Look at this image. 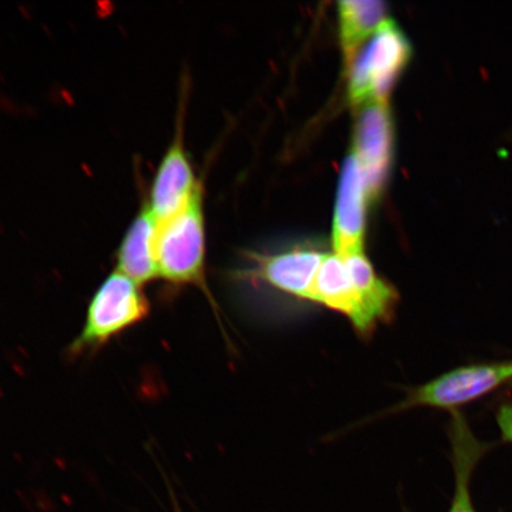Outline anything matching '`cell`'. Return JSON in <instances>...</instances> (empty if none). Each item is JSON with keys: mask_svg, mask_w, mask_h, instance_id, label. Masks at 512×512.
I'll return each mask as SVG.
<instances>
[{"mask_svg": "<svg viewBox=\"0 0 512 512\" xmlns=\"http://www.w3.org/2000/svg\"><path fill=\"white\" fill-rule=\"evenodd\" d=\"M310 304L339 313L358 336L370 338L395 318L400 293L376 272L366 254L329 252L317 273Z\"/></svg>", "mask_w": 512, "mask_h": 512, "instance_id": "6da1fadb", "label": "cell"}, {"mask_svg": "<svg viewBox=\"0 0 512 512\" xmlns=\"http://www.w3.org/2000/svg\"><path fill=\"white\" fill-rule=\"evenodd\" d=\"M158 278L172 286H195L201 290L217 316V306L206 278V224L202 189L171 219L158 223L156 234Z\"/></svg>", "mask_w": 512, "mask_h": 512, "instance_id": "7a4b0ae2", "label": "cell"}, {"mask_svg": "<svg viewBox=\"0 0 512 512\" xmlns=\"http://www.w3.org/2000/svg\"><path fill=\"white\" fill-rule=\"evenodd\" d=\"M150 311L151 305L142 286L115 271L94 293L86 324L70 350L74 354L98 350L114 337L142 323Z\"/></svg>", "mask_w": 512, "mask_h": 512, "instance_id": "3957f363", "label": "cell"}, {"mask_svg": "<svg viewBox=\"0 0 512 512\" xmlns=\"http://www.w3.org/2000/svg\"><path fill=\"white\" fill-rule=\"evenodd\" d=\"M412 56L408 38L392 19H386L350 66L349 98L352 106L388 101L390 89Z\"/></svg>", "mask_w": 512, "mask_h": 512, "instance_id": "277c9868", "label": "cell"}, {"mask_svg": "<svg viewBox=\"0 0 512 512\" xmlns=\"http://www.w3.org/2000/svg\"><path fill=\"white\" fill-rule=\"evenodd\" d=\"M328 251L298 245L274 253L248 254V264L236 271V281H247L281 298L310 304L313 284Z\"/></svg>", "mask_w": 512, "mask_h": 512, "instance_id": "5b68a950", "label": "cell"}, {"mask_svg": "<svg viewBox=\"0 0 512 512\" xmlns=\"http://www.w3.org/2000/svg\"><path fill=\"white\" fill-rule=\"evenodd\" d=\"M512 381V361L476 363L448 371L422 386L409 390L405 399L382 415H392L413 408L457 411Z\"/></svg>", "mask_w": 512, "mask_h": 512, "instance_id": "8992f818", "label": "cell"}, {"mask_svg": "<svg viewBox=\"0 0 512 512\" xmlns=\"http://www.w3.org/2000/svg\"><path fill=\"white\" fill-rule=\"evenodd\" d=\"M370 198L366 176L351 151L339 179L332 220V252L342 256L364 253Z\"/></svg>", "mask_w": 512, "mask_h": 512, "instance_id": "52a82bcc", "label": "cell"}, {"mask_svg": "<svg viewBox=\"0 0 512 512\" xmlns=\"http://www.w3.org/2000/svg\"><path fill=\"white\" fill-rule=\"evenodd\" d=\"M352 153L366 176L371 198L386 181L393 152V125L388 101L376 100L358 107Z\"/></svg>", "mask_w": 512, "mask_h": 512, "instance_id": "ba28073f", "label": "cell"}, {"mask_svg": "<svg viewBox=\"0 0 512 512\" xmlns=\"http://www.w3.org/2000/svg\"><path fill=\"white\" fill-rule=\"evenodd\" d=\"M201 189L182 136L178 133L160 160L146 207L157 223L164 222L187 208Z\"/></svg>", "mask_w": 512, "mask_h": 512, "instance_id": "9c48e42d", "label": "cell"}, {"mask_svg": "<svg viewBox=\"0 0 512 512\" xmlns=\"http://www.w3.org/2000/svg\"><path fill=\"white\" fill-rule=\"evenodd\" d=\"M448 438L451 441L454 479H456L448 512H476L470 490L472 473L479 460L490 451L491 445L483 443L473 434L464 415L458 411L451 412Z\"/></svg>", "mask_w": 512, "mask_h": 512, "instance_id": "30bf717a", "label": "cell"}, {"mask_svg": "<svg viewBox=\"0 0 512 512\" xmlns=\"http://www.w3.org/2000/svg\"><path fill=\"white\" fill-rule=\"evenodd\" d=\"M157 227V221L144 204L126 230L115 254L117 271L140 286L158 278L155 252Z\"/></svg>", "mask_w": 512, "mask_h": 512, "instance_id": "8fae6325", "label": "cell"}, {"mask_svg": "<svg viewBox=\"0 0 512 512\" xmlns=\"http://www.w3.org/2000/svg\"><path fill=\"white\" fill-rule=\"evenodd\" d=\"M386 14V4L377 0H343L338 3L339 32L348 68L369 38L386 21Z\"/></svg>", "mask_w": 512, "mask_h": 512, "instance_id": "7c38bea8", "label": "cell"}, {"mask_svg": "<svg viewBox=\"0 0 512 512\" xmlns=\"http://www.w3.org/2000/svg\"><path fill=\"white\" fill-rule=\"evenodd\" d=\"M496 421L505 443H512V402H505L499 406Z\"/></svg>", "mask_w": 512, "mask_h": 512, "instance_id": "4fadbf2b", "label": "cell"}]
</instances>
